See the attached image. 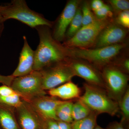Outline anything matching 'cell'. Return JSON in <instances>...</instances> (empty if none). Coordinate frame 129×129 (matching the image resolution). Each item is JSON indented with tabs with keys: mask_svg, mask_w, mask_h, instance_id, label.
I'll use <instances>...</instances> for the list:
<instances>
[{
	"mask_svg": "<svg viewBox=\"0 0 129 129\" xmlns=\"http://www.w3.org/2000/svg\"><path fill=\"white\" fill-rule=\"evenodd\" d=\"M50 28L46 25L35 28L39 37L40 42L35 51L34 71H40L57 63L67 61L71 58L68 48L52 37Z\"/></svg>",
	"mask_w": 129,
	"mask_h": 129,
	"instance_id": "obj_1",
	"label": "cell"
},
{
	"mask_svg": "<svg viewBox=\"0 0 129 129\" xmlns=\"http://www.w3.org/2000/svg\"><path fill=\"white\" fill-rule=\"evenodd\" d=\"M84 92L79 99L91 112L98 114L107 113L112 116L119 112L118 104L105 89L87 83L83 84Z\"/></svg>",
	"mask_w": 129,
	"mask_h": 129,
	"instance_id": "obj_2",
	"label": "cell"
},
{
	"mask_svg": "<svg viewBox=\"0 0 129 129\" xmlns=\"http://www.w3.org/2000/svg\"><path fill=\"white\" fill-rule=\"evenodd\" d=\"M2 15L5 22L9 19L18 20L32 28L40 25L52 27L53 22L48 21L41 13L29 8L24 0H13L10 3L1 5Z\"/></svg>",
	"mask_w": 129,
	"mask_h": 129,
	"instance_id": "obj_3",
	"label": "cell"
},
{
	"mask_svg": "<svg viewBox=\"0 0 129 129\" xmlns=\"http://www.w3.org/2000/svg\"><path fill=\"white\" fill-rule=\"evenodd\" d=\"M125 45L122 43L99 48H68L70 57L87 61L101 71L114 61Z\"/></svg>",
	"mask_w": 129,
	"mask_h": 129,
	"instance_id": "obj_4",
	"label": "cell"
},
{
	"mask_svg": "<svg viewBox=\"0 0 129 129\" xmlns=\"http://www.w3.org/2000/svg\"><path fill=\"white\" fill-rule=\"evenodd\" d=\"M10 87L21 99L26 101L47 94L42 87V76L40 71H33L26 75L15 77Z\"/></svg>",
	"mask_w": 129,
	"mask_h": 129,
	"instance_id": "obj_5",
	"label": "cell"
},
{
	"mask_svg": "<svg viewBox=\"0 0 129 129\" xmlns=\"http://www.w3.org/2000/svg\"><path fill=\"white\" fill-rule=\"evenodd\" d=\"M101 72L105 89L118 103L129 87L128 75L112 64L103 68Z\"/></svg>",
	"mask_w": 129,
	"mask_h": 129,
	"instance_id": "obj_6",
	"label": "cell"
},
{
	"mask_svg": "<svg viewBox=\"0 0 129 129\" xmlns=\"http://www.w3.org/2000/svg\"><path fill=\"white\" fill-rule=\"evenodd\" d=\"M110 19L100 20L82 27L71 39L63 42V45L68 48H91L102 30L111 22Z\"/></svg>",
	"mask_w": 129,
	"mask_h": 129,
	"instance_id": "obj_7",
	"label": "cell"
},
{
	"mask_svg": "<svg viewBox=\"0 0 129 129\" xmlns=\"http://www.w3.org/2000/svg\"><path fill=\"white\" fill-rule=\"evenodd\" d=\"M68 61L57 63L40 70L42 78V87L47 91L71 81L75 76Z\"/></svg>",
	"mask_w": 129,
	"mask_h": 129,
	"instance_id": "obj_8",
	"label": "cell"
},
{
	"mask_svg": "<svg viewBox=\"0 0 129 129\" xmlns=\"http://www.w3.org/2000/svg\"><path fill=\"white\" fill-rule=\"evenodd\" d=\"M14 112L21 129H45L46 119L28 102L22 99L21 105L14 108Z\"/></svg>",
	"mask_w": 129,
	"mask_h": 129,
	"instance_id": "obj_9",
	"label": "cell"
},
{
	"mask_svg": "<svg viewBox=\"0 0 129 129\" xmlns=\"http://www.w3.org/2000/svg\"><path fill=\"white\" fill-rule=\"evenodd\" d=\"M68 63L75 76L84 79L86 83L105 89L101 72L96 67L87 61L75 58H70Z\"/></svg>",
	"mask_w": 129,
	"mask_h": 129,
	"instance_id": "obj_10",
	"label": "cell"
},
{
	"mask_svg": "<svg viewBox=\"0 0 129 129\" xmlns=\"http://www.w3.org/2000/svg\"><path fill=\"white\" fill-rule=\"evenodd\" d=\"M81 2L79 0L69 1L55 22L53 23L52 35L57 41L60 42L64 41L67 29Z\"/></svg>",
	"mask_w": 129,
	"mask_h": 129,
	"instance_id": "obj_11",
	"label": "cell"
},
{
	"mask_svg": "<svg viewBox=\"0 0 129 129\" xmlns=\"http://www.w3.org/2000/svg\"><path fill=\"white\" fill-rule=\"evenodd\" d=\"M127 29L115 21H111L102 30L91 48L104 47L123 43L127 36Z\"/></svg>",
	"mask_w": 129,
	"mask_h": 129,
	"instance_id": "obj_12",
	"label": "cell"
},
{
	"mask_svg": "<svg viewBox=\"0 0 129 129\" xmlns=\"http://www.w3.org/2000/svg\"><path fill=\"white\" fill-rule=\"evenodd\" d=\"M64 101L57 98L46 95L37 97L27 102L45 118L58 120L56 115V109L58 105Z\"/></svg>",
	"mask_w": 129,
	"mask_h": 129,
	"instance_id": "obj_13",
	"label": "cell"
},
{
	"mask_svg": "<svg viewBox=\"0 0 129 129\" xmlns=\"http://www.w3.org/2000/svg\"><path fill=\"white\" fill-rule=\"evenodd\" d=\"M23 47L19 58L17 67L12 75L15 77L26 75L33 70L35 61V51L29 46L25 36H23Z\"/></svg>",
	"mask_w": 129,
	"mask_h": 129,
	"instance_id": "obj_14",
	"label": "cell"
},
{
	"mask_svg": "<svg viewBox=\"0 0 129 129\" xmlns=\"http://www.w3.org/2000/svg\"><path fill=\"white\" fill-rule=\"evenodd\" d=\"M47 94L64 101H73L78 99L81 95L79 87L72 81L48 90Z\"/></svg>",
	"mask_w": 129,
	"mask_h": 129,
	"instance_id": "obj_15",
	"label": "cell"
},
{
	"mask_svg": "<svg viewBox=\"0 0 129 129\" xmlns=\"http://www.w3.org/2000/svg\"><path fill=\"white\" fill-rule=\"evenodd\" d=\"M0 127L2 129H21L16 119L14 108L0 103Z\"/></svg>",
	"mask_w": 129,
	"mask_h": 129,
	"instance_id": "obj_16",
	"label": "cell"
},
{
	"mask_svg": "<svg viewBox=\"0 0 129 129\" xmlns=\"http://www.w3.org/2000/svg\"><path fill=\"white\" fill-rule=\"evenodd\" d=\"M74 101H65L58 106L56 109V115L58 120L70 123L74 122L72 109Z\"/></svg>",
	"mask_w": 129,
	"mask_h": 129,
	"instance_id": "obj_17",
	"label": "cell"
},
{
	"mask_svg": "<svg viewBox=\"0 0 129 129\" xmlns=\"http://www.w3.org/2000/svg\"><path fill=\"white\" fill-rule=\"evenodd\" d=\"M119 112L122 115L120 123L125 128L129 129V87L118 103Z\"/></svg>",
	"mask_w": 129,
	"mask_h": 129,
	"instance_id": "obj_18",
	"label": "cell"
},
{
	"mask_svg": "<svg viewBox=\"0 0 129 129\" xmlns=\"http://www.w3.org/2000/svg\"><path fill=\"white\" fill-rule=\"evenodd\" d=\"M98 114L91 112L88 117L72 123V129H94L97 124Z\"/></svg>",
	"mask_w": 129,
	"mask_h": 129,
	"instance_id": "obj_19",
	"label": "cell"
},
{
	"mask_svg": "<svg viewBox=\"0 0 129 129\" xmlns=\"http://www.w3.org/2000/svg\"><path fill=\"white\" fill-rule=\"evenodd\" d=\"M82 27V13L80 8L79 7L67 29L64 41L69 39L73 37Z\"/></svg>",
	"mask_w": 129,
	"mask_h": 129,
	"instance_id": "obj_20",
	"label": "cell"
},
{
	"mask_svg": "<svg viewBox=\"0 0 129 129\" xmlns=\"http://www.w3.org/2000/svg\"><path fill=\"white\" fill-rule=\"evenodd\" d=\"M91 111L79 99L74 102L72 106V115L74 121H78L88 117Z\"/></svg>",
	"mask_w": 129,
	"mask_h": 129,
	"instance_id": "obj_21",
	"label": "cell"
},
{
	"mask_svg": "<svg viewBox=\"0 0 129 129\" xmlns=\"http://www.w3.org/2000/svg\"><path fill=\"white\" fill-rule=\"evenodd\" d=\"M81 9L82 13V27L91 24L98 19L95 16L88 2H84Z\"/></svg>",
	"mask_w": 129,
	"mask_h": 129,
	"instance_id": "obj_22",
	"label": "cell"
},
{
	"mask_svg": "<svg viewBox=\"0 0 129 129\" xmlns=\"http://www.w3.org/2000/svg\"><path fill=\"white\" fill-rule=\"evenodd\" d=\"M22 102V99L17 94L5 96H0V103L11 107L16 108L21 105Z\"/></svg>",
	"mask_w": 129,
	"mask_h": 129,
	"instance_id": "obj_23",
	"label": "cell"
},
{
	"mask_svg": "<svg viewBox=\"0 0 129 129\" xmlns=\"http://www.w3.org/2000/svg\"><path fill=\"white\" fill-rule=\"evenodd\" d=\"M112 10L118 14L124 11L129 10V1L126 0H110L108 2Z\"/></svg>",
	"mask_w": 129,
	"mask_h": 129,
	"instance_id": "obj_24",
	"label": "cell"
},
{
	"mask_svg": "<svg viewBox=\"0 0 129 129\" xmlns=\"http://www.w3.org/2000/svg\"><path fill=\"white\" fill-rule=\"evenodd\" d=\"M97 18L100 20L110 19L113 16L112 9L110 6L104 4L101 8L93 12Z\"/></svg>",
	"mask_w": 129,
	"mask_h": 129,
	"instance_id": "obj_25",
	"label": "cell"
},
{
	"mask_svg": "<svg viewBox=\"0 0 129 129\" xmlns=\"http://www.w3.org/2000/svg\"><path fill=\"white\" fill-rule=\"evenodd\" d=\"M115 22L120 26L128 29L129 27V11H124L117 14Z\"/></svg>",
	"mask_w": 129,
	"mask_h": 129,
	"instance_id": "obj_26",
	"label": "cell"
},
{
	"mask_svg": "<svg viewBox=\"0 0 129 129\" xmlns=\"http://www.w3.org/2000/svg\"><path fill=\"white\" fill-rule=\"evenodd\" d=\"M17 94L10 86L3 85L0 86V96L10 95Z\"/></svg>",
	"mask_w": 129,
	"mask_h": 129,
	"instance_id": "obj_27",
	"label": "cell"
},
{
	"mask_svg": "<svg viewBox=\"0 0 129 129\" xmlns=\"http://www.w3.org/2000/svg\"><path fill=\"white\" fill-rule=\"evenodd\" d=\"M15 78V77L12 75L5 76L0 75V83L3 84V85L11 86L13 81Z\"/></svg>",
	"mask_w": 129,
	"mask_h": 129,
	"instance_id": "obj_28",
	"label": "cell"
},
{
	"mask_svg": "<svg viewBox=\"0 0 129 129\" xmlns=\"http://www.w3.org/2000/svg\"><path fill=\"white\" fill-rule=\"evenodd\" d=\"M45 129H59L57 120L47 119L45 124Z\"/></svg>",
	"mask_w": 129,
	"mask_h": 129,
	"instance_id": "obj_29",
	"label": "cell"
},
{
	"mask_svg": "<svg viewBox=\"0 0 129 129\" xmlns=\"http://www.w3.org/2000/svg\"><path fill=\"white\" fill-rule=\"evenodd\" d=\"M104 4L103 2L101 0H93L91 3L90 7L93 12L101 8Z\"/></svg>",
	"mask_w": 129,
	"mask_h": 129,
	"instance_id": "obj_30",
	"label": "cell"
},
{
	"mask_svg": "<svg viewBox=\"0 0 129 129\" xmlns=\"http://www.w3.org/2000/svg\"><path fill=\"white\" fill-rule=\"evenodd\" d=\"M106 129H127L120 122L114 121L108 125Z\"/></svg>",
	"mask_w": 129,
	"mask_h": 129,
	"instance_id": "obj_31",
	"label": "cell"
},
{
	"mask_svg": "<svg viewBox=\"0 0 129 129\" xmlns=\"http://www.w3.org/2000/svg\"><path fill=\"white\" fill-rule=\"evenodd\" d=\"M59 129H72V123L57 120Z\"/></svg>",
	"mask_w": 129,
	"mask_h": 129,
	"instance_id": "obj_32",
	"label": "cell"
},
{
	"mask_svg": "<svg viewBox=\"0 0 129 129\" xmlns=\"http://www.w3.org/2000/svg\"><path fill=\"white\" fill-rule=\"evenodd\" d=\"M2 7L0 6V37L1 36L4 28V22L3 20L2 15Z\"/></svg>",
	"mask_w": 129,
	"mask_h": 129,
	"instance_id": "obj_33",
	"label": "cell"
},
{
	"mask_svg": "<svg viewBox=\"0 0 129 129\" xmlns=\"http://www.w3.org/2000/svg\"><path fill=\"white\" fill-rule=\"evenodd\" d=\"M94 129H104L102 127H101V126H99L98 124H97L95 126L94 128Z\"/></svg>",
	"mask_w": 129,
	"mask_h": 129,
	"instance_id": "obj_34",
	"label": "cell"
},
{
	"mask_svg": "<svg viewBox=\"0 0 129 129\" xmlns=\"http://www.w3.org/2000/svg\"><path fill=\"white\" fill-rule=\"evenodd\" d=\"M0 129H2L1 128V127H0Z\"/></svg>",
	"mask_w": 129,
	"mask_h": 129,
	"instance_id": "obj_35",
	"label": "cell"
}]
</instances>
